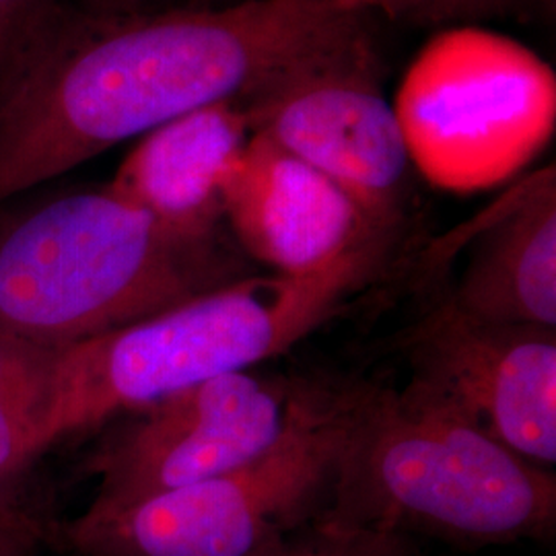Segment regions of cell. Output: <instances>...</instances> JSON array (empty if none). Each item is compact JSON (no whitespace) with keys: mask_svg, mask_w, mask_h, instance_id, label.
I'll list each match as a JSON object with an SVG mask.
<instances>
[{"mask_svg":"<svg viewBox=\"0 0 556 556\" xmlns=\"http://www.w3.org/2000/svg\"><path fill=\"white\" fill-rule=\"evenodd\" d=\"M357 23L337 0L126 15L66 4L0 93V206L165 122L248 98Z\"/></svg>","mask_w":556,"mask_h":556,"instance_id":"1","label":"cell"},{"mask_svg":"<svg viewBox=\"0 0 556 556\" xmlns=\"http://www.w3.org/2000/svg\"><path fill=\"white\" fill-rule=\"evenodd\" d=\"M394 236L309 277L233 278L149 318L62 349L48 450L208 379L254 369L312 337L378 280Z\"/></svg>","mask_w":556,"mask_h":556,"instance_id":"2","label":"cell"},{"mask_svg":"<svg viewBox=\"0 0 556 556\" xmlns=\"http://www.w3.org/2000/svg\"><path fill=\"white\" fill-rule=\"evenodd\" d=\"M321 519L480 548L556 532V477L415 381L361 388Z\"/></svg>","mask_w":556,"mask_h":556,"instance_id":"3","label":"cell"},{"mask_svg":"<svg viewBox=\"0 0 556 556\" xmlns=\"http://www.w3.org/2000/svg\"><path fill=\"white\" fill-rule=\"evenodd\" d=\"M233 278L108 184L0 206V330L68 349Z\"/></svg>","mask_w":556,"mask_h":556,"instance_id":"4","label":"cell"},{"mask_svg":"<svg viewBox=\"0 0 556 556\" xmlns=\"http://www.w3.org/2000/svg\"><path fill=\"white\" fill-rule=\"evenodd\" d=\"M357 390L321 383L266 454L126 505H89L59 521L54 546L77 556H254L321 516L357 415Z\"/></svg>","mask_w":556,"mask_h":556,"instance_id":"5","label":"cell"},{"mask_svg":"<svg viewBox=\"0 0 556 556\" xmlns=\"http://www.w3.org/2000/svg\"><path fill=\"white\" fill-rule=\"evenodd\" d=\"M392 105L418 172L443 190L477 192L514 178L548 144L556 75L521 41L456 27L420 48Z\"/></svg>","mask_w":556,"mask_h":556,"instance_id":"6","label":"cell"},{"mask_svg":"<svg viewBox=\"0 0 556 556\" xmlns=\"http://www.w3.org/2000/svg\"><path fill=\"white\" fill-rule=\"evenodd\" d=\"M258 132L332 179L381 231L396 233L413 167L361 25L241 100Z\"/></svg>","mask_w":556,"mask_h":556,"instance_id":"7","label":"cell"},{"mask_svg":"<svg viewBox=\"0 0 556 556\" xmlns=\"http://www.w3.org/2000/svg\"><path fill=\"white\" fill-rule=\"evenodd\" d=\"M321 383L254 369L208 379L105 425L85 470L116 507L239 468L275 447Z\"/></svg>","mask_w":556,"mask_h":556,"instance_id":"8","label":"cell"},{"mask_svg":"<svg viewBox=\"0 0 556 556\" xmlns=\"http://www.w3.org/2000/svg\"><path fill=\"white\" fill-rule=\"evenodd\" d=\"M413 379L482 433L556 464V328L470 318L445 298L406 338Z\"/></svg>","mask_w":556,"mask_h":556,"instance_id":"9","label":"cell"},{"mask_svg":"<svg viewBox=\"0 0 556 556\" xmlns=\"http://www.w3.org/2000/svg\"><path fill=\"white\" fill-rule=\"evenodd\" d=\"M223 220L248 256L280 277H309L379 238L342 188L254 132L223 186Z\"/></svg>","mask_w":556,"mask_h":556,"instance_id":"10","label":"cell"},{"mask_svg":"<svg viewBox=\"0 0 556 556\" xmlns=\"http://www.w3.org/2000/svg\"><path fill=\"white\" fill-rule=\"evenodd\" d=\"M250 137L241 100L204 105L140 137L108 186L167 236L217 248L225 178Z\"/></svg>","mask_w":556,"mask_h":556,"instance_id":"11","label":"cell"},{"mask_svg":"<svg viewBox=\"0 0 556 556\" xmlns=\"http://www.w3.org/2000/svg\"><path fill=\"white\" fill-rule=\"evenodd\" d=\"M447 299L470 318L556 328L555 167L489 211Z\"/></svg>","mask_w":556,"mask_h":556,"instance_id":"12","label":"cell"},{"mask_svg":"<svg viewBox=\"0 0 556 556\" xmlns=\"http://www.w3.org/2000/svg\"><path fill=\"white\" fill-rule=\"evenodd\" d=\"M60 351L0 330V493L40 514L23 478L48 452ZM41 516V514H40ZM46 517V516H41Z\"/></svg>","mask_w":556,"mask_h":556,"instance_id":"13","label":"cell"},{"mask_svg":"<svg viewBox=\"0 0 556 556\" xmlns=\"http://www.w3.org/2000/svg\"><path fill=\"white\" fill-rule=\"evenodd\" d=\"M254 556H420L413 540L390 530L338 526L316 517Z\"/></svg>","mask_w":556,"mask_h":556,"instance_id":"14","label":"cell"},{"mask_svg":"<svg viewBox=\"0 0 556 556\" xmlns=\"http://www.w3.org/2000/svg\"><path fill=\"white\" fill-rule=\"evenodd\" d=\"M66 0H0V93L59 23Z\"/></svg>","mask_w":556,"mask_h":556,"instance_id":"15","label":"cell"},{"mask_svg":"<svg viewBox=\"0 0 556 556\" xmlns=\"http://www.w3.org/2000/svg\"><path fill=\"white\" fill-rule=\"evenodd\" d=\"M346 13L363 15L379 11L390 20L439 21L472 20L491 13H501L516 7L519 0H337Z\"/></svg>","mask_w":556,"mask_h":556,"instance_id":"16","label":"cell"},{"mask_svg":"<svg viewBox=\"0 0 556 556\" xmlns=\"http://www.w3.org/2000/svg\"><path fill=\"white\" fill-rule=\"evenodd\" d=\"M59 521H48L34 509L0 493V544H21L41 548L54 544Z\"/></svg>","mask_w":556,"mask_h":556,"instance_id":"17","label":"cell"},{"mask_svg":"<svg viewBox=\"0 0 556 556\" xmlns=\"http://www.w3.org/2000/svg\"><path fill=\"white\" fill-rule=\"evenodd\" d=\"M71 7L93 15H126L178 7L174 0H66Z\"/></svg>","mask_w":556,"mask_h":556,"instance_id":"18","label":"cell"},{"mask_svg":"<svg viewBox=\"0 0 556 556\" xmlns=\"http://www.w3.org/2000/svg\"><path fill=\"white\" fill-rule=\"evenodd\" d=\"M41 548L21 546V544H0V556H31Z\"/></svg>","mask_w":556,"mask_h":556,"instance_id":"19","label":"cell"},{"mask_svg":"<svg viewBox=\"0 0 556 556\" xmlns=\"http://www.w3.org/2000/svg\"><path fill=\"white\" fill-rule=\"evenodd\" d=\"M31 556H41L40 551H38V553H34V555H31ZM71 556H77V555H71Z\"/></svg>","mask_w":556,"mask_h":556,"instance_id":"20","label":"cell"}]
</instances>
